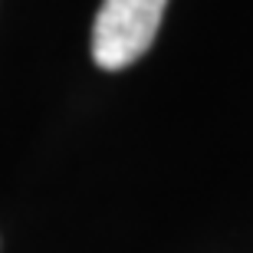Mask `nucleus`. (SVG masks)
<instances>
[{
    "mask_svg": "<svg viewBox=\"0 0 253 253\" xmlns=\"http://www.w3.org/2000/svg\"><path fill=\"white\" fill-rule=\"evenodd\" d=\"M168 0H102L92 23V59L99 69H125L155 43Z\"/></svg>",
    "mask_w": 253,
    "mask_h": 253,
    "instance_id": "nucleus-1",
    "label": "nucleus"
}]
</instances>
